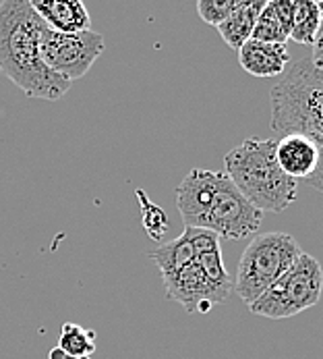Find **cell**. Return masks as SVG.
Wrapping results in <instances>:
<instances>
[{"mask_svg":"<svg viewBox=\"0 0 323 359\" xmlns=\"http://www.w3.org/2000/svg\"><path fill=\"white\" fill-rule=\"evenodd\" d=\"M46 23L27 0L0 4V71L29 98L56 102L71 90V81L52 73L40 54Z\"/></svg>","mask_w":323,"mask_h":359,"instance_id":"1","label":"cell"},{"mask_svg":"<svg viewBox=\"0 0 323 359\" xmlns=\"http://www.w3.org/2000/svg\"><path fill=\"white\" fill-rule=\"evenodd\" d=\"M224 175L261 212H284L296 200L299 185L282 172L275 140H247L224 158Z\"/></svg>","mask_w":323,"mask_h":359,"instance_id":"2","label":"cell"},{"mask_svg":"<svg viewBox=\"0 0 323 359\" xmlns=\"http://www.w3.org/2000/svg\"><path fill=\"white\" fill-rule=\"evenodd\" d=\"M271 131L280 137L299 133L323 137V71L311 58L292 62L271 90Z\"/></svg>","mask_w":323,"mask_h":359,"instance_id":"3","label":"cell"},{"mask_svg":"<svg viewBox=\"0 0 323 359\" xmlns=\"http://www.w3.org/2000/svg\"><path fill=\"white\" fill-rule=\"evenodd\" d=\"M301 254L303 250L288 233L273 231L253 237L238 262L234 293L247 306L255 304L280 276L292 268Z\"/></svg>","mask_w":323,"mask_h":359,"instance_id":"4","label":"cell"},{"mask_svg":"<svg viewBox=\"0 0 323 359\" xmlns=\"http://www.w3.org/2000/svg\"><path fill=\"white\" fill-rule=\"evenodd\" d=\"M322 264L309 254H301L292 268L284 276H280L255 304H251L249 309L255 316L284 320L317 306L322 299Z\"/></svg>","mask_w":323,"mask_h":359,"instance_id":"5","label":"cell"},{"mask_svg":"<svg viewBox=\"0 0 323 359\" xmlns=\"http://www.w3.org/2000/svg\"><path fill=\"white\" fill-rule=\"evenodd\" d=\"M104 52L102 34L89 29L81 34H58L52 29L42 32L40 54L44 65L66 81L81 79Z\"/></svg>","mask_w":323,"mask_h":359,"instance_id":"6","label":"cell"},{"mask_svg":"<svg viewBox=\"0 0 323 359\" xmlns=\"http://www.w3.org/2000/svg\"><path fill=\"white\" fill-rule=\"evenodd\" d=\"M261 220L264 212L251 204L224 172H220V185L206 220V229L214 231L220 239L238 241L253 237V233L259 231Z\"/></svg>","mask_w":323,"mask_h":359,"instance_id":"7","label":"cell"},{"mask_svg":"<svg viewBox=\"0 0 323 359\" xmlns=\"http://www.w3.org/2000/svg\"><path fill=\"white\" fill-rule=\"evenodd\" d=\"M220 185V172L193 168L176 187V208L185 229H206V220Z\"/></svg>","mask_w":323,"mask_h":359,"instance_id":"8","label":"cell"},{"mask_svg":"<svg viewBox=\"0 0 323 359\" xmlns=\"http://www.w3.org/2000/svg\"><path fill=\"white\" fill-rule=\"evenodd\" d=\"M164 278V287H166V295L168 299L180 304L187 311H210L214 308V295L210 291V285L201 272V268L197 266V262L185 266L182 270L162 276Z\"/></svg>","mask_w":323,"mask_h":359,"instance_id":"9","label":"cell"},{"mask_svg":"<svg viewBox=\"0 0 323 359\" xmlns=\"http://www.w3.org/2000/svg\"><path fill=\"white\" fill-rule=\"evenodd\" d=\"M275 160L286 177L292 181H307L320 164V148L313 140L290 133L275 142Z\"/></svg>","mask_w":323,"mask_h":359,"instance_id":"10","label":"cell"},{"mask_svg":"<svg viewBox=\"0 0 323 359\" xmlns=\"http://www.w3.org/2000/svg\"><path fill=\"white\" fill-rule=\"evenodd\" d=\"M29 4L52 32L81 34L92 29L87 6L81 0H34Z\"/></svg>","mask_w":323,"mask_h":359,"instance_id":"11","label":"cell"},{"mask_svg":"<svg viewBox=\"0 0 323 359\" xmlns=\"http://www.w3.org/2000/svg\"><path fill=\"white\" fill-rule=\"evenodd\" d=\"M238 62L253 77H278L288 69L290 54L286 50V44L249 40L238 50Z\"/></svg>","mask_w":323,"mask_h":359,"instance_id":"12","label":"cell"},{"mask_svg":"<svg viewBox=\"0 0 323 359\" xmlns=\"http://www.w3.org/2000/svg\"><path fill=\"white\" fill-rule=\"evenodd\" d=\"M292 25V0H271L266 2L259 19L253 27L251 40L268 44H286L290 40Z\"/></svg>","mask_w":323,"mask_h":359,"instance_id":"13","label":"cell"},{"mask_svg":"<svg viewBox=\"0 0 323 359\" xmlns=\"http://www.w3.org/2000/svg\"><path fill=\"white\" fill-rule=\"evenodd\" d=\"M266 2L264 0H247L238 2V6L230 13V17L217 25L220 38L232 48L241 50L253 36V27L259 19V13L264 11Z\"/></svg>","mask_w":323,"mask_h":359,"instance_id":"14","label":"cell"},{"mask_svg":"<svg viewBox=\"0 0 323 359\" xmlns=\"http://www.w3.org/2000/svg\"><path fill=\"white\" fill-rule=\"evenodd\" d=\"M322 25V8L320 2L313 0H292V25L290 38L299 44L313 46L317 32Z\"/></svg>","mask_w":323,"mask_h":359,"instance_id":"15","label":"cell"},{"mask_svg":"<svg viewBox=\"0 0 323 359\" xmlns=\"http://www.w3.org/2000/svg\"><path fill=\"white\" fill-rule=\"evenodd\" d=\"M150 257L158 264L162 276H168V274H174V272L182 270L185 266L193 264L195 262V250H193V243H191L187 231H182L180 237L160 245L158 250H154L150 254Z\"/></svg>","mask_w":323,"mask_h":359,"instance_id":"16","label":"cell"},{"mask_svg":"<svg viewBox=\"0 0 323 359\" xmlns=\"http://www.w3.org/2000/svg\"><path fill=\"white\" fill-rule=\"evenodd\" d=\"M58 349H62L71 358H92L98 349L96 345V330L83 328L79 324L66 322L60 328Z\"/></svg>","mask_w":323,"mask_h":359,"instance_id":"17","label":"cell"},{"mask_svg":"<svg viewBox=\"0 0 323 359\" xmlns=\"http://www.w3.org/2000/svg\"><path fill=\"white\" fill-rule=\"evenodd\" d=\"M137 198H139V205H141V214H143V226H145L148 235L158 241L168 231V218L160 205L154 204L141 189H137Z\"/></svg>","mask_w":323,"mask_h":359,"instance_id":"18","label":"cell"},{"mask_svg":"<svg viewBox=\"0 0 323 359\" xmlns=\"http://www.w3.org/2000/svg\"><path fill=\"white\" fill-rule=\"evenodd\" d=\"M236 6H238V0H199L197 13L206 23L217 27L220 23H224L230 17V13Z\"/></svg>","mask_w":323,"mask_h":359,"instance_id":"19","label":"cell"},{"mask_svg":"<svg viewBox=\"0 0 323 359\" xmlns=\"http://www.w3.org/2000/svg\"><path fill=\"white\" fill-rule=\"evenodd\" d=\"M320 8H322V25H320V32H317V38L313 42V54H311V62L322 69L323 71V2H320Z\"/></svg>","mask_w":323,"mask_h":359,"instance_id":"20","label":"cell"},{"mask_svg":"<svg viewBox=\"0 0 323 359\" xmlns=\"http://www.w3.org/2000/svg\"><path fill=\"white\" fill-rule=\"evenodd\" d=\"M48 359H92V358H71V355H66L62 349L54 347V349H50V353H48Z\"/></svg>","mask_w":323,"mask_h":359,"instance_id":"21","label":"cell"}]
</instances>
